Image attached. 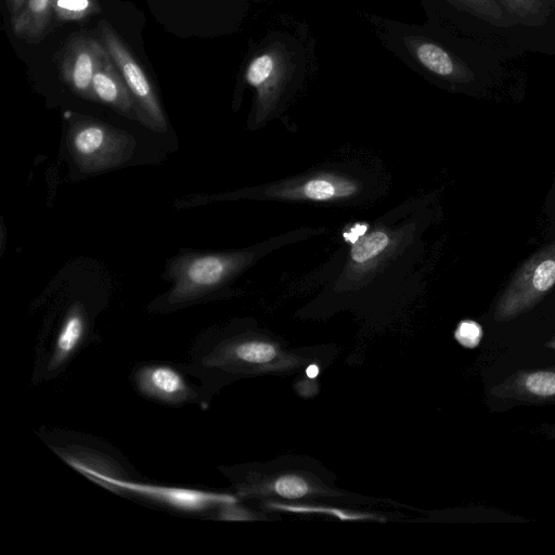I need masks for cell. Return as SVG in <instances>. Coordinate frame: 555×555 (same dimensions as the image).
Returning <instances> with one entry per match:
<instances>
[{
    "mask_svg": "<svg viewBox=\"0 0 555 555\" xmlns=\"http://www.w3.org/2000/svg\"><path fill=\"white\" fill-rule=\"evenodd\" d=\"M67 146L78 169L93 173L127 160L135 141L126 131L95 119L83 118L75 121L68 130Z\"/></svg>",
    "mask_w": 555,
    "mask_h": 555,
    "instance_id": "6da1fadb",
    "label": "cell"
},
{
    "mask_svg": "<svg viewBox=\"0 0 555 555\" xmlns=\"http://www.w3.org/2000/svg\"><path fill=\"white\" fill-rule=\"evenodd\" d=\"M240 266L236 255L189 253L170 262L167 275L172 287L167 295L170 304H182L203 297L216 289Z\"/></svg>",
    "mask_w": 555,
    "mask_h": 555,
    "instance_id": "7a4b0ae2",
    "label": "cell"
},
{
    "mask_svg": "<svg viewBox=\"0 0 555 555\" xmlns=\"http://www.w3.org/2000/svg\"><path fill=\"white\" fill-rule=\"evenodd\" d=\"M101 42L126 83L141 116V124L153 131L165 132L167 118L154 86L145 70L109 23H99Z\"/></svg>",
    "mask_w": 555,
    "mask_h": 555,
    "instance_id": "3957f363",
    "label": "cell"
},
{
    "mask_svg": "<svg viewBox=\"0 0 555 555\" xmlns=\"http://www.w3.org/2000/svg\"><path fill=\"white\" fill-rule=\"evenodd\" d=\"M68 463L90 479L107 487L146 496L186 512H198L218 505L231 506L236 503V498L231 494L135 482L101 473L77 460H68Z\"/></svg>",
    "mask_w": 555,
    "mask_h": 555,
    "instance_id": "277c9868",
    "label": "cell"
},
{
    "mask_svg": "<svg viewBox=\"0 0 555 555\" xmlns=\"http://www.w3.org/2000/svg\"><path fill=\"white\" fill-rule=\"evenodd\" d=\"M106 55L101 41L86 35L72 37L60 59L62 80L77 96L94 101L92 80Z\"/></svg>",
    "mask_w": 555,
    "mask_h": 555,
    "instance_id": "5b68a950",
    "label": "cell"
},
{
    "mask_svg": "<svg viewBox=\"0 0 555 555\" xmlns=\"http://www.w3.org/2000/svg\"><path fill=\"white\" fill-rule=\"evenodd\" d=\"M292 72L293 64L282 46L271 47L250 60L245 80L255 89L261 109H267L276 100Z\"/></svg>",
    "mask_w": 555,
    "mask_h": 555,
    "instance_id": "8992f818",
    "label": "cell"
},
{
    "mask_svg": "<svg viewBox=\"0 0 555 555\" xmlns=\"http://www.w3.org/2000/svg\"><path fill=\"white\" fill-rule=\"evenodd\" d=\"M555 285V247H547L532 257L508 285L505 299L528 300L546 293Z\"/></svg>",
    "mask_w": 555,
    "mask_h": 555,
    "instance_id": "52a82bcc",
    "label": "cell"
},
{
    "mask_svg": "<svg viewBox=\"0 0 555 555\" xmlns=\"http://www.w3.org/2000/svg\"><path fill=\"white\" fill-rule=\"evenodd\" d=\"M92 92L94 101L141 122L138 107L108 52L93 77Z\"/></svg>",
    "mask_w": 555,
    "mask_h": 555,
    "instance_id": "ba28073f",
    "label": "cell"
},
{
    "mask_svg": "<svg viewBox=\"0 0 555 555\" xmlns=\"http://www.w3.org/2000/svg\"><path fill=\"white\" fill-rule=\"evenodd\" d=\"M404 44L424 68L438 77L455 82H465L474 77L470 68L433 41L409 36L404 38Z\"/></svg>",
    "mask_w": 555,
    "mask_h": 555,
    "instance_id": "9c48e42d",
    "label": "cell"
},
{
    "mask_svg": "<svg viewBox=\"0 0 555 555\" xmlns=\"http://www.w3.org/2000/svg\"><path fill=\"white\" fill-rule=\"evenodd\" d=\"M137 382L142 392L164 401L178 402L189 396L183 377L169 366H145L138 372Z\"/></svg>",
    "mask_w": 555,
    "mask_h": 555,
    "instance_id": "30bf717a",
    "label": "cell"
},
{
    "mask_svg": "<svg viewBox=\"0 0 555 555\" xmlns=\"http://www.w3.org/2000/svg\"><path fill=\"white\" fill-rule=\"evenodd\" d=\"M53 0H25L11 17L14 35L24 41L36 43L50 30Z\"/></svg>",
    "mask_w": 555,
    "mask_h": 555,
    "instance_id": "8fae6325",
    "label": "cell"
},
{
    "mask_svg": "<svg viewBox=\"0 0 555 555\" xmlns=\"http://www.w3.org/2000/svg\"><path fill=\"white\" fill-rule=\"evenodd\" d=\"M85 318L81 310L74 307L66 317L57 335L51 366L63 363L79 345L85 333Z\"/></svg>",
    "mask_w": 555,
    "mask_h": 555,
    "instance_id": "7c38bea8",
    "label": "cell"
},
{
    "mask_svg": "<svg viewBox=\"0 0 555 555\" xmlns=\"http://www.w3.org/2000/svg\"><path fill=\"white\" fill-rule=\"evenodd\" d=\"M516 22L541 26L555 10V0H496Z\"/></svg>",
    "mask_w": 555,
    "mask_h": 555,
    "instance_id": "4fadbf2b",
    "label": "cell"
},
{
    "mask_svg": "<svg viewBox=\"0 0 555 555\" xmlns=\"http://www.w3.org/2000/svg\"><path fill=\"white\" fill-rule=\"evenodd\" d=\"M354 191L356 186L350 182L319 178L306 182L300 190V194L305 198L322 202L348 196Z\"/></svg>",
    "mask_w": 555,
    "mask_h": 555,
    "instance_id": "5bb4252c",
    "label": "cell"
},
{
    "mask_svg": "<svg viewBox=\"0 0 555 555\" xmlns=\"http://www.w3.org/2000/svg\"><path fill=\"white\" fill-rule=\"evenodd\" d=\"M100 12L98 0H53V13L59 22H81Z\"/></svg>",
    "mask_w": 555,
    "mask_h": 555,
    "instance_id": "9a60e30c",
    "label": "cell"
},
{
    "mask_svg": "<svg viewBox=\"0 0 555 555\" xmlns=\"http://www.w3.org/2000/svg\"><path fill=\"white\" fill-rule=\"evenodd\" d=\"M457 9L490 24L504 21V10L496 0H448Z\"/></svg>",
    "mask_w": 555,
    "mask_h": 555,
    "instance_id": "2e32d148",
    "label": "cell"
},
{
    "mask_svg": "<svg viewBox=\"0 0 555 555\" xmlns=\"http://www.w3.org/2000/svg\"><path fill=\"white\" fill-rule=\"evenodd\" d=\"M389 245V236L384 231H373L356 242L351 248V259L364 263L378 256Z\"/></svg>",
    "mask_w": 555,
    "mask_h": 555,
    "instance_id": "e0dca14e",
    "label": "cell"
},
{
    "mask_svg": "<svg viewBox=\"0 0 555 555\" xmlns=\"http://www.w3.org/2000/svg\"><path fill=\"white\" fill-rule=\"evenodd\" d=\"M233 356L248 363H267L276 356V348L266 341H245L234 347Z\"/></svg>",
    "mask_w": 555,
    "mask_h": 555,
    "instance_id": "ac0fdd59",
    "label": "cell"
},
{
    "mask_svg": "<svg viewBox=\"0 0 555 555\" xmlns=\"http://www.w3.org/2000/svg\"><path fill=\"white\" fill-rule=\"evenodd\" d=\"M272 490L286 499H298L311 492L309 483L296 475H284L274 480Z\"/></svg>",
    "mask_w": 555,
    "mask_h": 555,
    "instance_id": "d6986e66",
    "label": "cell"
},
{
    "mask_svg": "<svg viewBox=\"0 0 555 555\" xmlns=\"http://www.w3.org/2000/svg\"><path fill=\"white\" fill-rule=\"evenodd\" d=\"M269 506L279 508V509L294 512V513H323V514L333 515V516L338 517L344 520L362 519V518L370 517L367 515L351 514V513H347L345 511H340V509H336V508L320 507V506L283 505V504H278V503L269 504Z\"/></svg>",
    "mask_w": 555,
    "mask_h": 555,
    "instance_id": "ffe728a7",
    "label": "cell"
},
{
    "mask_svg": "<svg viewBox=\"0 0 555 555\" xmlns=\"http://www.w3.org/2000/svg\"><path fill=\"white\" fill-rule=\"evenodd\" d=\"M526 387L532 393L539 396H552L555 393V373L537 372L528 376Z\"/></svg>",
    "mask_w": 555,
    "mask_h": 555,
    "instance_id": "44dd1931",
    "label": "cell"
},
{
    "mask_svg": "<svg viewBox=\"0 0 555 555\" xmlns=\"http://www.w3.org/2000/svg\"><path fill=\"white\" fill-rule=\"evenodd\" d=\"M454 336L462 346L474 348L479 344L482 331L478 323L465 320L459 324Z\"/></svg>",
    "mask_w": 555,
    "mask_h": 555,
    "instance_id": "7402d4cb",
    "label": "cell"
},
{
    "mask_svg": "<svg viewBox=\"0 0 555 555\" xmlns=\"http://www.w3.org/2000/svg\"><path fill=\"white\" fill-rule=\"evenodd\" d=\"M307 373H309V375L313 377L318 374V367L315 365H310L307 370Z\"/></svg>",
    "mask_w": 555,
    "mask_h": 555,
    "instance_id": "603a6c76",
    "label": "cell"
}]
</instances>
